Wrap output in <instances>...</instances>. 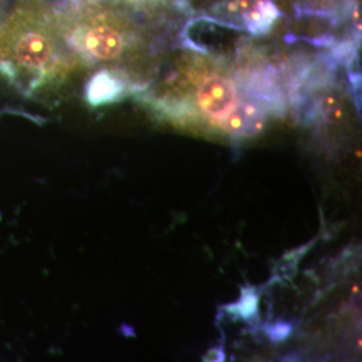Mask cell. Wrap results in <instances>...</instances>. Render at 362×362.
<instances>
[{
  "label": "cell",
  "mask_w": 362,
  "mask_h": 362,
  "mask_svg": "<svg viewBox=\"0 0 362 362\" xmlns=\"http://www.w3.org/2000/svg\"><path fill=\"white\" fill-rule=\"evenodd\" d=\"M15 55L22 65L28 67H42L47 64L52 47L49 40L37 33L23 35L15 47Z\"/></svg>",
  "instance_id": "cell-3"
},
{
  "label": "cell",
  "mask_w": 362,
  "mask_h": 362,
  "mask_svg": "<svg viewBox=\"0 0 362 362\" xmlns=\"http://www.w3.org/2000/svg\"><path fill=\"white\" fill-rule=\"evenodd\" d=\"M262 110L251 104L235 105L226 117V128L236 136H252L263 125Z\"/></svg>",
  "instance_id": "cell-4"
},
{
  "label": "cell",
  "mask_w": 362,
  "mask_h": 362,
  "mask_svg": "<svg viewBox=\"0 0 362 362\" xmlns=\"http://www.w3.org/2000/svg\"><path fill=\"white\" fill-rule=\"evenodd\" d=\"M197 103L208 116L226 118L236 105V91L228 79L212 76L199 88Z\"/></svg>",
  "instance_id": "cell-1"
},
{
  "label": "cell",
  "mask_w": 362,
  "mask_h": 362,
  "mask_svg": "<svg viewBox=\"0 0 362 362\" xmlns=\"http://www.w3.org/2000/svg\"><path fill=\"white\" fill-rule=\"evenodd\" d=\"M86 50L100 59H113L122 52L124 42L116 30L100 26L91 28L85 37Z\"/></svg>",
  "instance_id": "cell-2"
},
{
  "label": "cell",
  "mask_w": 362,
  "mask_h": 362,
  "mask_svg": "<svg viewBox=\"0 0 362 362\" xmlns=\"http://www.w3.org/2000/svg\"><path fill=\"white\" fill-rule=\"evenodd\" d=\"M122 83L109 71H101L91 78L88 85V101L91 105H104L112 103L119 97Z\"/></svg>",
  "instance_id": "cell-5"
},
{
  "label": "cell",
  "mask_w": 362,
  "mask_h": 362,
  "mask_svg": "<svg viewBox=\"0 0 362 362\" xmlns=\"http://www.w3.org/2000/svg\"><path fill=\"white\" fill-rule=\"evenodd\" d=\"M239 314L243 317H250L254 313H257V308H258V297L255 294H248L246 297L243 298L239 303Z\"/></svg>",
  "instance_id": "cell-7"
},
{
  "label": "cell",
  "mask_w": 362,
  "mask_h": 362,
  "mask_svg": "<svg viewBox=\"0 0 362 362\" xmlns=\"http://www.w3.org/2000/svg\"><path fill=\"white\" fill-rule=\"evenodd\" d=\"M278 15H279V11L272 3L270 1L262 3L250 13V27L254 31L263 30V28L270 26V23Z\"/></svg>",
  "instance_id": "cell-6"
}]
</instances>
